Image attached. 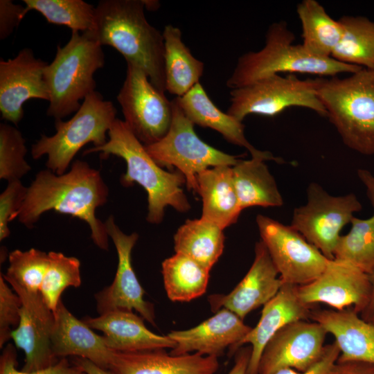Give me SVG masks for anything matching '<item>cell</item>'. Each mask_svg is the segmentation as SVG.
I'll list each match as a JSON object with an SVG mask.
<instances>
[{
    "mask_svg": "<svg viewBox=\"0 0 374 374\" xmlns=\"http://www.w3.org/2000/svg\"><path fill=\"white\" fill-rule=\"evenodd\" d=\"M108 197L109 188L100 171L77 159L62 175L48 169L39 171L28 187L17 219L32 229L46 211L71 215L85 222L93 242L107 251L109 235L105 222L96 216V211L107 203Z\"/></svg>",
    "mask_w": 374,
    "mask_h": 374,
    "instance_id": "obj_1",
    "label": "cell"
},
{
    "mask_svg": "<svg viewBox=\"0 0 374 374\" xmlns=\"http://www.w3.org/2000/svg\"><path fill=\"white\" fill-rule=\"evenodd\" d=\"M143 0H102L95 7L91 36L123 55L165 93L164 39L162 33L146 19Z\"/></svg>",
    "mask_w": 374,
    "mask_h": 374,
    "instance_id": "obj_2",
    "label": "cell"
},
{
    "mask_svg": "<svg viewBox=\"0 0 374 374\" xmlns=\"http://www.w3.org/2000/svg\"><path fill=\"white\" fill-rule=\"evenodd\" d=\"M107 134L108 139L104 145L89 148L84 151V154L99 153L101 159L114 155L125 161L127 169L121 177V184L129 187L136 183L145 190L148 222L159 224L168 206L179 212L190 209L182 189L186 183L184 176L178 170L170 172L159 166L124 121L116 118Z\"/></svg>",
    "mask_w": 374,
    "mask_h": 374,
    "instance_id": "obj_3",
    "label": "cell"
},
{
    "mask_svg": "<svg viewBox=\"0 0 374 374\" xmlns=\"http://www.w3.org/2000/svg\"><path fill=\"white\" fill-rule=\"evenodd\" d=\"M294 41L295 35L285 21L270 24L265 33L263 47L257 51L246 52L238 57L226 80V87L233 89L283 73L333 77L341 73L351 74L362 69L332 57L314 56L308 53L301 44H295Z\"/></svg>",
    "mask_w": 374,
    "mask_h": 374,
    "instance_id": "obj_4",
    "label": "cell"
},
{
    "mask_svg": "<svg viewBox=\"0 0 374 374\" xmlns=\"http://www.w3.org/2000/svg\"><path fill=\"white\" fill-rule=\"evenodd\" d=\"M317 94L343 143L374 155V70L362 68L345 78L317 77Z\"/></svg>",
    "mask_w": 374,
    "mask_h": 374,
    "instance_id": "obj_5",
    "label": "cell"
},
{
    "mask_svg": "<svg viewBox=\"0 0 374 374\" xmlns=\"http://www.w3.org/2000/svg\"><path fill=\"white\" fill-rule=\"evenodd\" d=\"M102 45L89 33L72 32L69 42L58 45L55 56L44 69L49 92L46 115L62 120L76 112L81 100L96 91V71L103 67Z\"/></svg>",
    "mask_w": 374,
    "mask_h": 374,
    "instance_id": "obj_6",
    "label": "cell"
},
{
    "mask_svg": "<svg viewBox=\"0 0 374 374\" xmlns=\"http://www.w3.org/2000/svg\"><path fill=\"white\" fill-rule=\"evenodd\" d=\"M117 110L109 100L94 91L85 97L79 109L69 120H56L55 133L42 134L31 148L33 159L46 155L47 169L62 175L78 151L86 144L94 147L107 142L108 133L116 119Z\"/></svg>",
    "mask_w": 374,
    "mask_h": 374,
    "instance_id": "obj_7",
    "label": "cell"
},
{
    "mask_svg": "<svg viewBox=\"0 0 374 374\" xmlns=\"http://www.w3.org/2000/svg\"><path fill=\"white\" fill-rule=\"evenodd\" d=\"M172 101V118L166 136L157 143L144 145L161 168L175 167L186 179L187 188L197 191V175L210 168L233 166L240 159L206 143L196 134L194 124L186 116L177 98Z\"/></svg>",
    "mask_w": 374,
    "mask_h": 374,
    "instance_id": "obj_8",
    "label": "cell"
},
{
    "mask_svg": "<svg viewBox=\"0 0 374 374\" xmlns=\"http://www.w3.org/2000/svg\"><path fill=\"white\" fill-rule=\"evenodd\" d=\"M316 86V78L302 80L294 74L265 77L231 89L226 113L242 122L250 114L274 116L287 108L300 107L326 117Z\"/></svg>",
    "mask_w": 374,
    "mask_h": 374,
    "instance_id": "obj_9",
    "label": "cell"
},
{
    "mask_svg": "<svg viewBox=\"0 0 374 374\" xmlns=\"http://www.w3.org/2000/svg\"><path fill=\"white\" fill-rule=\"evenodd\" d=\"M362 208L354 193L332 195L312 182L307 188V202L294 208L290 225L327 258L333 260L341 229Z\"/></svg>",
    "mask_w": 374,
    "mask_h": 374,
    "instance_id": "obj_10",
    "label": "cell"
},
{
    "mask_svg": "<svg viewBox=\"0 0 374 374\" xmlns=\"http://www.w3.org/2000/svg\"><path fill=\"white\" fill-rule=\"evenodd\" d=\"M256 223L269 254L284 284H308L325 270L330 259L291 225L263 215Z\"/></svg>",
    "mask_w": 374,
    "mask_h": 374,
    "instance_id": "obj_11",
    "label": "cell"
},
{
    "mask_svg": "<svg viewBox=\"0 0 374 374\" xmlns=\"http://www.w3.org/2000/svg\"><path fill=\"white\" fill-rule=\"evenodd\" d=\"M116 98L125 123L144 145L166 136L172 123V101L154 87L143 70L127 64L125 78Z\"/></svg>",
    "mask_w": 374,
    "mask_h": 374,
    "instance_id": "obj_12",
    "label": "cell"
},
{
    "mask_svg": "<svg viewBox=\"0 0 374 374\" xmlns=\"http://www.w3.org/2000/svg\"><path fill=\"white\" fill-rule=\"evenodd\" d=\"M107 233L113 241L118 255V266L112 284L95 294L99 314L113 310H136L141 317L155 326V313L152 303L144 299L145 291L132 265V251L137 233L125 234L111 215L105 222Z\"/></svg>",
    "mask_w": 374,
    "mask_h": 374,
    "instance_id": "obj_13",
    "label": "cell"
},
{
    "mask_svg": "<svg viewBox=\"0 0 374 374\" xmlns=\"http://www.w3.org/2000/svg\"><path fill=\"white\" fill-rule=\"evenodd\" d=\"M328 332L318 322L299 320L279 330L265 346L258 374H274L283 368L304 372L321 358Z\"/></svg>",
    "mask_w": 374,
    "mask_h": 374,
    "instance_id": "obj_14",
    "label": "cell"
},
{
    "mask_svg": "<svg viewBox=\"0 0 374 374\" xmlns=\"http://www.w3.org/2000/svg\"><path fill=\"white\" fill-rule=\"evenodd\" d=\"M7 283L21 301L19 323L11 333L15 346L25 354L21 371H36L54 365L59 360L51 344L54 312L39 292H29L12 281Z\"/></svg>",
    "mask_w": 374,
    "mask_h": 374,
    "instance_id": "obj_15",
    "label": "cell"
},
{
    "mask_svg": "<svg viewBox=\"0 0 374 374\" xmlns=\"http://www.w3.org/2000/svg\"><path fill=\"white\" fill-rule=\"evenodd\" d=\"M48 63L24 48L17 55L0 61V112L3 120L17 125L24 116L23 104L29 99L49 101L44 78Z\"/></svg>",
    "mask_w": 374,
    "mask_h": 374,
    "instance_id": "obj_16",
    "label": "cell"
},
{
    "mask_svg": "<svg viewBox=\"0 0 374 374\" xmlns=\"http://www.w3.org/2000/svg\"><path fill=\"white\" fill-rule=\"evenodd\" d=\"M370 291L368 274L335 259L329 260L314 280L296 287L299 298L307 305L321 303L336 310L353 308L359 314L368 303Z\"/></svg>",
    "mask_w": 374,
    "mask_h": 374,
    "instance_id": "obj_17",
    "label": "cell"
},
{
    "mask_svg": "<svg viewBox=\"0 0 374 374\" xmlns=\"http://www.w3.org/2000/svg\"><path fill=\"white\" fill-rule=\"evenodd\" d=\"M254 252L251 267L231 292L209 296L208 301L212 312L225 308L243 320L248 314L265 305L278 292L284 283L261 240L256 243Z\"/></svg>",
    "mask_w": 374,
    "mask_h": 374,
    "instance_id": "obj_18",
    "label": "cell"
},
{
    "mask_svg": "<svg viewBox=\"0 0 374 374\" xmlns=\"http://www.w3.org/2000/svg\"><path fill=\"white\" fill-rule=\"evenodd\" d=\"M252 327L244 323L233 312L222 308L199 325L184 330H172L167 335L176 346L170 353L175 355L195 352L202 355L222 356L226 348L231 356L235 346Z\"/></svg>",
    "mask_w": 374,
    "mask_h": 374,
    "instance_id": "obj_19",
    "label": "cell"
},
{
    "mask_svg": "<svg viewBox=\"0 0 374 374\" xmlns=\"http://www.w3.org/2000/svg\"><path fill=\"white\" fill-rule=\"evenodd\" d=\"M296 285L283 284L276 295L263 305L255 327L235 346L231 356L245 344L251 348L247 374H258L262 353L272 337L287 324L310 319L311 306L299 298Z\"/></svg>",
    "mask_w": 374,
    "mask_h": 374,
    "instance_id": "obj_20",
    "label": "cell"
},
{
    "mask_svg": "<svg viewBox=\"0 0 374 374\" xmlns=\"http://www.w3.org/2000/svg\"><path fill=\"white\" fill-rule=\"evenodd\" d=\"M143 320L132 311L121 310L82 319L91 329L103 332L105 344L114 351L139 352L175 347V342L168 335H159L148 330Z\"/></svg>",
    "mask_w": 374,
    "mask_h": 374,
    "instance_id": "obj_21",
    "label": "cell"
},
{
    "mask_svg": "<svg viewBox=\"0 0 374 374\" xmlns=\"http://www.w3.org/2000/svg\"><path fill=\"white\" fill-rule=\"evenodd\" d=\"M218 357L195 353L175 355L163 349L115 351L108 370L114 374H215Z\"/></svg>",
    "mask_w": 374,
    "mask_h": 374,
    "instance_id": "obj_22",
    "label": "cell"
},
{
    "mask_svg": "<svg viewBox=\"0 0 374 374\" xmlns=\"http://www.w3.org/2000/svg\"><path fill=\"white\" fill-rule=\"evenodd\" d=\"M310 319L334 337L340 351L337 362L374 364V324L362 319L353 308L312 310Z\"/></svg>",
    "mask_w": 374,
    "mask_h": 374,
    "instance_id": "obj_23",
    "label": "cell"
},
{
    "mask_svg": "<svg viewBox=\"0 0 374 374\" xmlns=\"http://www.w3.org/2000/svg\"><path fill=\"white\" fill-rule=\"evenodd\" d=\"M54 312L52 350L57 358L67 356L89 359L100 368H109L114 350L105 344L103 336L94 332L59 302Z\"/></svg>",
    "mask_w": 374,
    "mask_h": 374,
    "instance_id": "obj_24",
    "label": "cell"
},
{
    "mask_svg": "<svg viewBox=\"0 0 374 374\" xmlns=\"http://www.w3.org/2000/svg\"><path fill=\"white\" fill-rule=\"evenodd\" d=\"M175 98L186 116L194 125L217 131L228 142L246 148L251 157L282 161L281 159L275 157L270 152L255 148L245 137L242 122L222 112L211 100L199 82L184 96Z\"/></svg>",
    "mask_w": 374,
    "mask_h": 374,
    "instance_id": "obj_25",
    "label": "cell"
},
{
    "mask_svg": "<svg viewBox=\"0 0 374 374\" xmlns=\"http://www.w3.org/2000/svg\"><path fill=\"white\" fill-rule=\"evenodd\" d=\"M197 191L202 200V218L222 229L237 222L240 208L232 166L208 168L197 175Z\"/></svg>",
    "mask_w": 374,
    "mask_h": 374,
    "instance_id": "obj_26",
    "label": "cell"
},
{
    "mask_svg": "<svg viewBox=\"0 0 374 374\" xmlns=\"http://www.w3.org/2000/svg\"><path fill=\"white\" fill-rule=\"evenodd\" d=\"M162 34L166 91L177 97H182L199 82L204 64L195 57L185 45L178 27L168 24Z\"/></svg>",
    "mask_w": 374,
    "mask_h": 374,
    "instance_id": "obj_27",
    "label": "cell"
},
{
    "mask_svg": "<svg viewBox=\"0 0 374 374\" xmlns=\"http://www.w3.org/2000/svg\"><path fill=\"white\" fill-rule=\"evenodd\" d=\"M262 157L240 160L232 166L233 179L242 210L251 206L277 207L283 197Z\"/></svg>",
    "mask_w": 374,
    "mask_h": 374,
    "instance_id": "obj_28",
    "label": "cell"
},
{
    "mask_svg": "<svg viewBox=\"0 0 374 374\" xmlns=\"http://www.w3.org/2000/svg\"><path fill=\"white\" fill-rule=\"evenodd\" d=\"M223 230L202 217L187 220L175 234V251L211 270L224 250L225 236Z\"/></svg>",
    "mask_w": 374,
    "mask_h": 374,
    "instance_id": "obj_29",
    "label": "cell"
},
{
    "mask_svg": "<svg viewBox=\"0 0 374 374\" xmlns=\"http://www.w3.org/2000/svg\"><path fill=\"white\" fill-rule=\"evenodd\" d=\"M303 39L302 46L310 54L319 57H331L339 44L342 28L317 0H303L296 6Z\"/></svg>",
    "mask_w": 374,
    "mask_h": 374,
    "instance_id": "obj_30",
    "label": "cell"
},
{
    "mask_svg": "<svg viewBox=\"0 0 374 374\" xmlns=\"http://www.w3.org/2000/svg\"><path fill=\"white\" fill-rule=\"evenodd\" d=\"M161 267L165 290L170 301L188 302L205 293L210 270L192 258L175 253L165 259Z\"/></svg>",
    "mask_w": 374,
    "mask_h": 374,
    "instance_id": "obj_31",
    "label": "cell"
},
{
    "mask_svg": "<svg viewBox=\"0 0 374 374\" xmlns=\"http://www.w3.org/2000/svg\"><path fill=\"white\" fill-rule=\"evenodd\" d=\"M342 35L331 57L346 64L374 70V21L364 16L338 19Z\"/></svg>",
    "mask_w": 374,
    "mask_h": 374,
    "instance_id": "obj_32",
    "label": "cell"
},
{
    "mask_svg": "<svg viewBox=\"0 0 374 374\" xmlns=\"http://www.w3.org/2000/svg\"><path fill=\"white\" fill-rule=\"evenodd\" d=\"M350 224L349 232L338 240L334 259L369 275L374 271V213L367 219L354 217Z\"/></svg>",
    "mask_w": 374,
    "mask_h": 374,
    "instance_id": "obj_33",
    "label": "cell"
},
{
    "mask_svg": "<svg viewBox=\"0 0 374 374\" xmlns=\"http://www.w3.org/2000/svg\"><path fill=\"white\" fill-rule=\"evenodd\" d=\"M27 14L30 10L41 13L50 24L66 26L72 32L92 30L95 7L82 0H23Z\"/></svg>",
    "mask_w": 374,
    "mask_h": 374,
    "instance_id": "obj_34",
    "label": "cell"
},
{
    "mask_svg": "<svg viewBox=\"0 0 374 374\" xmlns=\"http://www.w3.org/2000/svg\"><path fill=\"white\" fill-rule=\"evenodd\" d=\"M48 256V267L39 293L48 307L55 312L62 292L69 287L80 286V262L77 258L61 252L50 251Z\"/></svg>",
    "mask_w": 374,
    "mask_h": 374,
    "instance_id": "obj_35",
    "label": "cell"
},
{
    "mask_svg": "<svg viewBox=\"0 0 374 374\" xmlns=\"http://www.w3.org/2000/svg\"><path fill=\"white\" fill-rule=\"evenodd\" d=\"M7 282H14L31 292H39L49 263L48 253L32 248L28 251L15 249L8 255ZM2 274V273H1Z\"/></svg>",
    "mask_w": 374,
    "mask_h": 374,
    "instance_id": "obj_36",
    "label": "cell"
},
{
    "mask_svg": "<svg viewBox=\"0 0 374 374\" xmlns=\"http://www.w3.org/2000/svg\"><path fill=\"white\" fill-rule=\"evenodd\" d=\"M26 141L15 126L0 124V179L8 182L20 180L31 167L26 161Z\"/></svg>",
    "mask_w": 374,
    "mask_h": 374,
    "instance_id": "obj_37",
    "label": "cell"
},
{
    "mask_svg": "<svg viewBox=\"0 0 374 374\" xmlns=\"http://www.w3.org/2000/svg\"><path fill=\"white\" fill-rule=\"evenodd\" d=\"M21 301L11 289L2 274L0 275V348L11 339L12 327L17 328L20 321Z\"/></svg>",
    "mask_w": 374,
    "mask_h": 374,
    "instance_id": "obj_38",
    "label": "cell"
},
{
    "mask_svg": "<svg viewBox=\"0 0 374 374\" xmlns=\"http://www.w3.org/2000/svg\"><path fill=\"white\" fill-rule=\"evenodd\" d=\"M28 187L21 180L8 183L0 195V240L9 237L10 231L8 224L17 217L25 200Z\"/></svg>",
    "mask_w": 374,
    "mask_h": 374,
    "instance_id": "obj_39",
    "label": "cell"
},
{
    "mask_svg": "<svg viewBox=\"0 0 374 374\" xmlns=\"http://www.w3.org/2000/svg\"><path fill=\"white\" fill-rule=\"evenodd\" d=\"M17 350L12 344L3 348L0 357V374H85L78 365L69 362L66 357L60 358L54 365L32 372L17 369Z\"/></svg>",
    "mask_w": 374,
    "mask_h": 374,
    "instance_id": "obj_40",
    "label": "cell"
},
{
    "mask_svg": "<svg viewBox=\"0 0 374 374\" xmlns=\"http://www.w3.org/2000/svg\"><path fill=\"white\" fill-rule=\"evenodd\" d=\"M26 15L25 7L11 0L0 1V39L10 35Z\"/></svg>",
    "mask_w": 374,
    "mask_h": 374,
    "instance_id": "obj_41",
    "label": "cell"
},
{
    "mask_svg": "<svg viewBox=\"0 0 374 374\" xmlns=\"http://www.w3.org/2000/svg\"><path fill=\"white\" fill-rule=\"evenodd\" d=\"M340 351L337 344L333 341L325 346V350L320 360L309 370L300 372L292 368L280 369L274 374H328L337 362Z\"/></svg>",
    "mask_w": 374,
    "mask_h": 374,
    "instance_id": "obj_42",
    "label": "cell"
},
{
    "mask_svg": "<svg viewBox=\"0 0 374 374\" xmlns=\"http://www.w3.org/2000/svg\"><path fill=\"white\" fill-rule=\"evenodd\" d=\"M328 374H374V364L362 362H337Z\"/></svg>",
    "mask_w": 374,
    "mask_h": 374,
    "instance_id": "obj_43",
    "label": "cell"
},
{
    "mask_svg": "<svg viewBox=\"0 0 374 374\" xmlns=\"http://www.w3.org/2000/svg\"><path fill=\"white\" fill-rule=\"evenodd\" d=\"M251 348H240L235 353L234 364L228 374H247Z\"/></svg>",
    "mask_w": 374,
    "mask_h": 374,
    "instance_id": "obj_44",
    "label": "cell"
},
{
    "mask_svg": "<svg viewBox=\"0 0 374 374\" xmlns=\"http://www.w3.org/2000/svg\"><path fill=\"white\" fill-rule=\"evenodd\" d=\"M357 176L364 186L366 195L374 208V175L366 169H358Z\"/></svg>",
    "mask_w": 374,
    "mask_h": 374,
    "instance_id": "obj_45",
    "label": "cell"
},
{
    "mask_svg": "<svg viewBox=\"0 0 374 374\" xmlns=\"http://www.w3.org/2000/svg\"><path fill=\"white\" fill-rule=\"evenodd\" d=\"M71 362L80 366L85 374H114L109 370L100 368L85 358L73 357Z\"/></svg>",
    "mask_w": 374,
    "mask_h": 374,
    "instance_id": "obj_46",
    "label": "cell"
},
{
    "mask_svg": "<svg viewBox=\"0 0 374 374\" xmlns=\"http://www.w3.org/2000/svg\"><path fill=\"white\" fill-rule=\"evenodd\" d=\"M368 276L371 283L369 299L359 316L364 321L374 324V271Z\"/></svg>",
    "mask_w": 374,
    "mask_h": 374,
    "instance_id": "obj_47",
    "label": "cell"
},
{
    "mask_svg": "<svg viewBox=\"0 0 374 374\" xmlns=\"http://www.w3.org/2000/svg\"><path fill=\"white\" fill-rule=\"evenodd\" d=\"M145 8L147 9H150L154 10L159 8V1H144Z\"/></svg>",
    "mask_w": 374,
    "mask_h": 374,
    "instance_id": "obj_48",
    "label": "cell"
}]
</instances>
